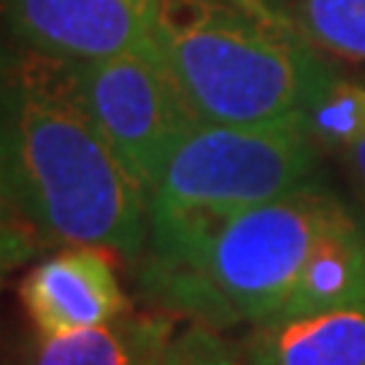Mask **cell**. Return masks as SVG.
<instances>
[{
	"mask_svg": "<svg viewBox=\"0 0 365 365\" xmlns=\"http://www.w3.org/2000/svg\"><path fill=\"white\" fill-rule=\"evenodd\" d=\"M6 247H98L138 262L149 244V195L73 95L63 66L33 52L3 76Z\"/></svg>",
	"mask_w": 365,
	"mask_h": 365,
	"instance_id": "6da1fadb",
	"label": "cell"
},
{
	"mask_svg": "<svg viewBox=\"0 0 365 365\" xmlns=\"http://www.w3.org/2000/svg\"><path fill=\"white\" fill-rule=\"evenodd\" d=\"M352 214L319 179L233 214H149L138 282L192 325H260L282 309L317 244Z\"/></svg>",
	"mask_w": 365,
	"mask_h": 365,
	"instance_id": "7a4b0ae2",
	"label": "cell"
},
{
	"mask_svg": "<svg viewBox=\"0 0 365 365\" xmlns=\"http://www.w3.org/2000/svg\"><path fill=\"white\" fill-rule=\"evenodd\" d=\"M155 43L195 117L211 125L300 117L336 76L303 33L230 0H155Z\"/></svg>",
	"mask_w": 365,
	"mask_h": 365,
	"instance_id": "3957f363",
	"label": "cell"
},
{
	"mask_svg": "<svg viewBox=\"0 0 365 365\" xmlns=\"http://www.w3.org/2000/svg\"><path fill=\"white\" fill-rule=\"evenodd\" d=\"M319 146L300 117L262 125L200 122L149 187V214H233L317 179Z\"/></svg>",
	"mask_w": 365,
	"mask_h": 365,
	"instance_id": "277c9868",
	"label": "cell"
},
{
	"mask_svg": "<svg viewBox=\"0 0 365 365\" xmlns=\"http://www.w3.org/2000/svg\"><path fill=\"white\" fill-rule=\"evenodd\" d=\"M57 63L78 103L149 195L170 152L200 125L160 49Z\"/></svg>",
	"mask_w": 365,
	"mask_h": 365,
	"instance_id": "5b68a950",
	"label": "cell"
},
{
	"mask_svg": "<svg viewBox=\"0 0 365 365\" xmlns=\"http://www.w3.org/2000/svg\"><path fill=\"white\" fill-rule=\"evenodd\" d=\"M25 52L78 63L155 49V0H3Z\"/></svg>",
	"mask_w": 365,
	"mask_h": 365,
	"instance_id": "8992f818",
	"label": "cell"
},
{
	"mask_svg": "<svg viewBox=\"0 0 365 365\" xmlns=\"http://www.w3.org/2000/svg\"><path fill=\"white\" fill-rule=\"evenodd\" d=\"M19 300L43 336L101 327L128 314L114 265L98 247H60L36 262L19 284Z\"/></svg>",
	"mask_w": 365,
	"mask_h": 365,
	"instance_id": "52a82bcc",
	"label": "cell"
},
{
	"mask_svg": "<svg viewBox=\"0 0 365 365\" xmlns=\"http://www.w3.org/2000/svg\"><path fill=\"white\" fill-rule=\"evenodd\" d=\"M179 339L170 314H122L114 322L63 336L36 333L9 365H160Z\"/></svg>",
	"mask_w": 365,
	"mask_h": 365,
	"instance_id": "ba28073f",
	"label": "cell"
},
{
	"mask_svg": "<svg viewBox=\"0 0 365 365\" xmlns=\"http://www.w3.org/2000/svg\"><path fill=\"white\" fill-rule=\"evenodd\" d=\"M233 349L247 365H365V309L249 325Z\"/></svg>",
	"mask_w": 365,
	"mask_h": 365,
	"instance_id": "9c48e42d",
	"label": "cell"
},
{
	"mask_svg": "<svg viewBox=\"0 0 365 365\" xmlns=\"http://www.w3.org/2000/svg\"><path fill=\"white\" fill-rule=\"evenodd\" d=\"M339 309H365V222L354 214L317 244L295 287L271 319Z\"/></svg>",
	"mask_w": 365,
	"mask_h": 365,
	"instance_id": "30bf717a",
	"label": "cell"
},
{
	"mask_svg": "<svg viewBox=\"0 0 365 365\" xmlns=\"http://www.w3.org/2000/svg\"><path fill=\"white\" fill-rule=\"evenodd\" d=\"M303 122L319 149L346 152L365 135V84L339 73L303 111Z\"/></svg>",
	"mask_w": 365,
	"mask_h": 365,
	"instance_id": "8fae6325",
	"label": "cell"
},
{
	"mask_svg": "<svg viewBox=\"0 0 365 365\" xmlns=\"http://www.w3.org/2000/svg\"><path fill=\"white\" fill-rule=\"evenodd\" d=\"M295 22L314 46L365 63V0H298Z\"/></svg>",
	"mask_w": 365,
	"mask_h": 365,
	"instance_id": "7c38bea8",
	"label": "cell"
},
{
	"mask_svg": "<svg viewBox=\"0 0 365 365\" xmlns=\"http://www.w3.org/2000/svg\"><path fill=\"white\" fill-rule=\"evenodd\" d=\"M184 365H247L235 354L233 344L222 339L217 330L203 325H190L179 333Z\"/></svg>",
	"mask_w": 365,
	"mask_h": 365,
	"instance_id": "4fadbf2b",
	"label": "cell"
},
{
	"mask_svg": "<svg viewBox=\"0 0 365 365\" xmlns=\"http://www.w3.org/2000/svg\"><path fill=\"white\" fill-rule=\"evenodd\" d=\"M230 3L247 9V11H252L255 16L265 19V22H271V25H279V27H284V30H298L300 33L295 16H287L284 11H279L274 3H268V0H230Z\"/></svg>",
	"mask_w": 365,
	"mask_h": 365,
	"instance_id": "5bb4252c",
	"label": "cell"
},
{
	"mask_svg": "<svg viewBox=\"0 0 365 365\" xmlns=\"http://www.w3.org/2000/svg\"><path fill=\"white\" fill-rule=\"evenodd\" d=\"M344 160H346V165H349V173H352L357 190H360L365 197V135L360 141H354V144L344 152Z\"/></svg>",
	"mask_w": 365,
	"mask_h": 365,
	"instance_id": "9a60e30c",
	"label": "cell"
},
{
	"mask_svg": "<svg viewBox=\"0 0 365 365\" xmlns=\"http://www.w3.org/2000/svg\"><path fill=\"white\" fill-rule=\"evenodd\" d=\"M160 365H184V357H182V344H179V339L173 341V346H170V352L165 354V360Z\"/></svg>",
	"mask_w": 365,
	"mask_h": 365,
	"instance_id": "2e32d148",
	"label": "cell"
}]
</instances>
